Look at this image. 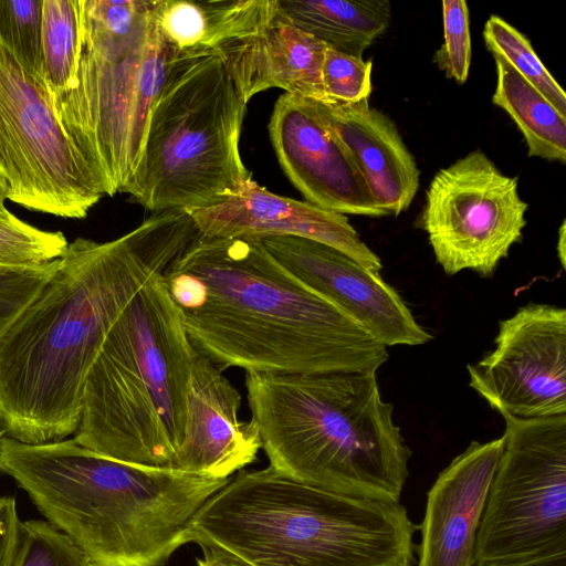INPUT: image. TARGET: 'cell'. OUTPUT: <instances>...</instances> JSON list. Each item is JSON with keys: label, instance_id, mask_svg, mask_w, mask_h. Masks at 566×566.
Returning <instances> with one entry per match:
<instances>
[{"label": "cell", "instance_id": "obj_1", "mask_svg": "<svg viewBox=\"0 0 566 566\" xmlns=\"http://www.w3.org/2000/svg\"><path fill=\"white\" fill-rule=\"evenodd\" d=\"M199 232L184 209L107 242L77 238L0 338V432L27 444L75 434L87 375L117 317Z\"/></svg>", "mask_w": 566, "mask_h": 566}, {"label": "cell", "instance_id": "obj_2", "mask_svg": "<svg viewBox=\"0 0 566 566\" xmlns=\"http://www.w3.org/2000/svg\"><path fill=\"white\" fill-rule=\"evenodd\" d=\"M163 282L192 347L221 369L376 373L387 346L300 281L260 239L199 234Z\"/></svg>", "mask_w": 566, "mask_h": 566}, {"label": "cell", "instance_id": "obj_3", "mask_svg": "<svg viewBox=\"0 0 566 566\" xmlns=\"http://www.w3.org/2000/svg\"><path fill=\"white\" fill-rule=\"evenodd\" d=\"M0 472L95 566H161L230 481L118 461L74 438L27 444L1 437Z\"/></svg>", "mask_w": 566, "mask_h": 566}, {"label": "cell", "instance_id": "obj_4", "mask_svg": "<svg viewBox=\"0 0 566 566\" xmlns=\"http://www.w3.org/2000/svg\"><path fill=\"white\" fill-rule=\"evenodd\" d=\"M270 468L333 492L399 502L411 452L376 373H245Z\"/></svg>", "mask_w": 566, "mask_h": 566}, {"label": "cell", "instance_id": "obj_5", "mask_svg": "<svg viewBox=\"0 0 566 566\" xmlns=\"http://www.w3.org/2000/svg\"><path fill=\"white\" fill-rule=\"evenodd\" d=\"M415 531L400 502L333 492L268 467L211 496L189 542L252 566H413Z\"/></svg>", "mask_w": 566, "mask_h": 566}, {"label": "cell", "instance_id": "obj_6", "mask_svg": "<svg viewBox=\"0 0 566 566\" xmlns=\"http://www.w3.org/2000/svg\"><path fill=\"white\" fill-rule=\"evenodd\" d=\"M161 275L111 327L85 381L74 440L118 461L175 469L196 349Z\"/></svg>", "mask_w": 566, "mask_h": 566}, {"label": "cell", "instance_id": "obj_7", "mask_svg": "<svg viewBox=\"0 0 566 566\" xmlns=\"http://www.w3.org/2000/svg\"><path fill=\"white\" fill-rule=\"evenodd\" d=\"M76 81L50 97L102 196L124 192L143 155L168 49L156 0H80Z\"/></svg>", "mask_w": 566, "mask_h": 566}, {"label": "cell", "instance_id": "obj_8", "mask_svg": "<svg viewBox=\"0 0 566 566\" xmlns=\"http://www.w3.org/2000/svg\"><path fill=\"white\" fill-rule=\"evenodd\" d=\"M247 104L216 52L168 62L139 166L124 190L146 210H192L252 178L239 142Z\"/></svg>", "mask_w": 566, "mask_h": 566}, {"label": "cell", "instance_id": "obj_9", "mask_svg": "<svg viewBox=\"0 0 566 566\" xmlns=\"http://www.w3.org/2000/svg\"><path fill=\"white\" fill-rule=\"evenodd\" d=\"M502 417V450L478 531L474 566L566 553V415Z\"/></svg>", "mask_w": 566, "mask_h": 566}, {"label": "cell", "instance_id": "obj_10", "mask_svg": "<svg viewBox=\"0 0 566 566\" xmlns=\"http://www.w3.org/2000/svg\"><path fill=\"white\" fill-rule=\"evenodd\" d=\"M0 177L8 199L82 219L103 197L52 106L43 81L0 39Z\"/></svg>", "mask_w": 566, "mask_h": 566}, {"label": "cell", "instance_id": "obj_11", "mask_svg": "<svg viewBox=\"0 0 566 566\" xmlns=\"http://www.w3.org/2000/svg\"><path fill=\"white\" fill-rule=\"evenodd\" d=\"M527 210L517 177L475 149L433 176L418 227L448 275L471 270L492 276L522 241Z\"/></svg>", "mask_w": 566, "mask_h": 566}, {"label": "cell", "instance_id": "obj_12", "mask_svg": "<svg viewBox=\"0 0 566 566\" xmlns=\"http://www.w3.org/2000/svg\"><path fill=\"white\" fill-rule=\"evenodd\" d=\"M468 373L469 386L501 416L566 415V310L520 307L500 321L494 349Z\"/></svg>", "mask_w": 566, "mask_h": 566}, {"label": "cell", "instance_id": "obj_13", "mask_svg": "<svg viewBox=\"0 0 566 566\" xmlns=\"http://www.w3.org/2000/svg\"><path fill=\"white\" fill-rule=\"evenodd\" d=\"M261 241L287 271L335 304L385 346H416L432 338L378 272L365 268L342 251L291 235Z\"/></svg>", "mask_w": 566, "mask_h": 566}, {"label": "cell", "instance_id": "obj_14", "mask_svg": "<svg viewBox=\"0 0 566 566\" xmlns=\"http://www.w3.org/2000/svg\"><path fill=\"white\" fill-rule=\"evenodd\" d=\"M269 135L284 174L306 202L345 216H388L350 151L304 97L284 93L276 99Z\"/></svg>", "mask_w": 566, "mask_h": 566}, {"label": "cell", "instance_id": "obj_15", "mask_svg": "<svg viewBox=\"0 0 566 566\" xmlns=\"http://www.w3.org/2000/svg\"><path fill=\"white\" fill-rule=\"evenodd\" d=\"M188 213L203 237L305 238L335 248L371 271L382 269L380 258L361 241L345 214L275 195L252 178L232 196Z\"/></svg>", "mask_w": 566, "mask_h": 566}, {"label": "cell", "instance_id": "obj_16", "mask_svg": "<svg viewBox=\"0 0 566 566\" xmlns=\"http://www.w3.org/2000/svg\"><path fill=\"white\" fill-rule=\"evenodd\" d=\"M502 439L473 441L428 492L416 566H474L476 536Z\"/></svg>", "mask_w": 566, "mask_h": 566}, {"label": "cell", "instance_id": "obj_17", "mask_svg": "<svg viewBox=\"0 0 566 566\" xmlns=\"http://www.w3.org/2000/svg\"><path fill=\"white\" fill-rule=\"evenodd\" d=\"M241 395L222 369L196 350L187 421L175 470L227 479L252 463L261 449L253 419L241 421Z\"/></svg>", "mask_w": 566, "mask_h": 566}, {"label": "cell", "instance_id": "obj_18", "mask_svg": "<svg viewBox=\"0 0 566 566\" xmlns=\"http://www.w3.org/2000/svg\"><path fill=\"white\" fill-rule=\"evenodd\" d=\"M305 101L350 151L376 202L388 214L399 216L407 210L418 192L420 170L395 122L369 106L368 99Z\"/></svg>", "mask_w": 566, "mask_h": 566}, {"label": "cell", "instance_id": "obj_19", "mask_svg": "<svg viewBox=\"0 0 566 566\" xmlns=\"http://www.w3.org/2000/svg\"><path fill=\"white\" fill-rule=\"evenodd\" d=\"M326 48L277 14L261 31L224 42L216 52L248 103L274 87L305 98H324L322 65Z\"/></svg>", "mask_w": 566, "mask_h": 566}, {"label": "cell", "instance_id": "obj_20", "mask_svg": "<svg viewBox=\"0 0 566 566\" xmlns=\"http://www.w3.org/2000/svg\"><path fill=\"white\" fill-rule=\"evenodd\" d=\"M156 11L168 62L213 52L277 15L276 0H156Z\"/></svg>", "mask_w": 566, "mask_h": 566}, {"label": "cell", "instance_id": "obj_21", "mask_svg": "<svg viewBox=\"0 0 566 566\" xmlns=\"http://www.w3.org/2000/svg\"><path fill=\"white\" fill-rule=\"evenodd\" d=\"M276 9L283 21L354 56H363L391 20L388 0H276Z\"/></svg>", "mask_w": 566, "mask_h": 566}, {"label": "cell", "instance_id": "obj_22", "mask_svg": "<svg viewBox=\"0 0 566 566\" xmlns=\"http://www.w3.org/2000/svg\"><path fill=\"white\" fill-rule=\"evenodd\" d=\"M496 85L492 103L515 123L527 146L528 157L566 161V116L562 115L504 57L492 54Z\"/></svg>", "mask_w": 566, "mask_h": 566}, {"label": "cell", "instance_id": "obj_23", "mask_svg": "<svg viewBox=\"0 0 566 566\" xmlns=\"http://www.w3.org/2000/svg\"><path fill=\"white\" fill-rule=\"evenodd\" d=\"M80 48V0H42L41 80L50 97L73 88Z\"/></svg>", "mask_w": 566, "mask_h": 566}, {"label": "cell", "instance_id": "obj_24", "mask_svg": "<svg viewBox=\"0 0 566 566\" xmlns=\"http://www.w3.org/2000/svg\"><path fill=\"white\" fill-rule=\"evenodd\" d=\"M486 49L504 57L562 115L566 116V94L544 66L530 40L499 15H491L483 30Z\"/></svg>", "mask_w": 566, "mask_h": 566}, {"label": "cell", "instance_id": "obj_25", "mask_svg": "<svg viewBox=\"0 0 566 566\" xmlns=\"http://www.w3.org/2000/svg\"><path fill=\"white\" fill-rule=\"evenodd\" d=\"M67 245L62 232L40 230L6 207L0 210V265H40L59 259Z\"/></svg>", "mask_w": 566, "mask_h": 566}, {"label": "cell", "instance_id": "obj_26", "mask_svg": "<svg viewBox=\"0 0 566 566\" xmlns=\"http://www.w3.org/2000/svg\"><path fill=\"white\" fill-rule=\"evenodd\" d=\"M11 566H95L63 532L48 521H21Z\"/></svg>", "mask_w": 566, "mask_h": 566}, {"label": "cell", "instance_id": "obj_27", "mask_svg": "<svg viewBox=\"0 0 566 566\" xmlns=\"http://www.w3.org/2000/svg\"><path fill=\"white\" fill-rule=\"evenodd\" d=\"M42 0H0V39L41 78Z\"/></svg>", "mask_w": 566, "mask_h": 566}, {"label": "cell", "instance_id": "obj_28", "mask_svg": "<svg viewBox=\"0 0 566 566\" xmlns=\"http://www.w3.org/2000/svg\"><path fill=\"white\" fill-rule=\"evenodd\" d=\"M443 42L433 55V63L447 78L467 82L471 65L469 8L464 0L442 1Z\"/></svg>", "mask_w": 566, "mask_h": 566}, {"label": "cell", "instance_id": "obj_29", "mask_svg": "<svg viewBox=\"0 0 566 566\" xmlns=\"http://www.w3.org/2000/svg\"><path fill=\"white\" fill-rule=\"evenodd\" d=\"M59 259L40 265H0V338L52 277Z\"/></svg>", "mask_w": 566, "mask_h": 566}, {"label": "cell", "instance_id": "obj_30", "mask_svg": "<svg viewBox=\"0 0 566 566\" xmlns=\"http://www.w3.org/2000/svg\"><path fill=\"white\" fill-rule=\"evenodd\" d=\"M373 62L326 48L322 65L325 97L342 103L368 99L373 91Z\"/></svg>", "mask_w": 566, "mask_h": 566}, {"label": "cell", "instance_id": "obj_31", "mask_svg": "<svg viewBox=\"0 0 566 566\" xmlns=\"http://www.w3.org/2000/svg\"><path fill=\"white\" fill-rule=\"evenodd\" d=\"M13 496H0V566H11L20 526Z\"/></svg>", "mask_w": 566, "mask_h": 566}, {"label": "cell", "instance_id": "obj_32", "mask_svg": "<svg viewBox=\"0 0 566 566\" xmlns=\"http://www.w3.org/2000/svg\"><path fill=\"white\" fill-rule=\"evenodd\" d=\"M202 559H198V566H252L238 555L218 547L205 546Z\"/></svg>", "mask_w": 566, "mask_h": 566}, {"label": "cell", "instance_id": "obj_33", "mask_svg": "<svg viewBox=\"0 0 566 566\" xmlns=\"http://www.w3.org/2000/svg\"><path fill=\"white\" fill-rule=\"evenodd\" d=\"M503 566H566V553L538 557Z\"/></svg>", "mask_w": 566, "mask_h": 566}, {"label": "cell", "instance_id": "obj_34", "mask_svg": "<svg viewBox=\"0 0 566 566\" xmlns=\"http://www.w3.org/2000/svg\"><path fill=\"white\" fill-rule=\"evenodd\" d=\"M565 238H566V230H565V220H564L559 228L558 240H557V252H558V256H559L563 268H565Z\"/></svg>", "mask_w": 566, "mask_h": 566}, {"label": "cell", "instance_id": "obj_35", "mask_svg": "<svg viewBox=\"0 0 566 566\" xmlns=\"http://www.w3.org/2000/svg\"><path fill=\"white\" fill-rule=\"evenodd\" d=\"M8 199L6 182L0 177V210L4 208V200Z\"/></svg>", "mask_w": 566, "mask_h": 566}, {"label": "cell", "instance_id": "obj_36", "mask_svg": "<svg viewBox=\"0 0 566 566\" xmlns=\"http://www.w3.org/2000/svg\"><path fill=\"white\" fill-rule=\"evenodd\" d=\"M0 438H1V432H0Z\"/></svg>", "mask_w": 566, "mask_h": 566}]
</instances>
